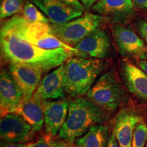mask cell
Segmentation results:
<instances>
[{"instance_id":"obj_11","label":"cell","mask_w":147,"mask_h":147,"mask_svg":"<svg viewBox=\"0 0 147 147\" xmlns=\"http://www.w3.org/2000/svg\"><path fill=\"white\" fill-rule=\"evenodd\" d=\"M82 57L105 59L110 55L111 42L107 32L99 27L74 47Z\"/></svg>"},{"instance_id":"obj_33","label":"cell","mask_w":147,"mask_h":147,"mask_svg":"<svg viewBox=\"0 0 147 147\" xmlns=\"http://www.w3.org/2000/svg\"><path fill=\"white\" fill-rule=\"evenodd\" d=\"M146 147H147V144H146Z\"/></svg>"},{"instance_id":"obj_18","label":"cell","mask_w":147,"mask_h":147,"mask_svg":"<svg viewBox=\"0 0 147 147\" xmlns=\"http://www.w3.org/2000/svg\"><path fill=\"white\" fill-rule=\"evenodd\" d=\"M18 114L25 119L36 131H40L45 124L43 102L32 97L23 102L16 110Z\"/></svg>"},{"instance_id":"obj_10","label":"cell","mask_w":147,"mask_h":147,"mask_svg":"<svg viewBox=\"0 0 147 147\" xmlns=\"http://www.w3.org/2000/svg\"><path fill=\"white\" fill-rule=\"evenodd\" d=\"M10 73L23 95V100L31 99L41 82V69L20 63H10Z\"/></svg>"},{"instance_id":"obj_32","label":"cell","mask_w":147,"mask_h":147,"mask_svg":"<svg viewBox=\"0 0 147 147\" xmlns=\"http://www.w3.org/2000/svg\"><path fill=\"white\" fill-rule=\"evenodd\" d=\"M146 21H147V8H146Z\"/></svg>"},{"instance_id":"obj_7","label":"cell","mask_w":147,"mask_h":147,"mask_svg":"<svg viewBox=\"0 0 147 147\" xmlns=\"http://www.w3.org/2000/svg\"><path fill=\"white\" fill-rule=\"evenodd\" d=\"M91 9L112 25H127L136 14L133 0H100Z\"/></svg>"},{"instance_id":"obj_27","label":"cell","mask_w":147,"mask_h":147,"mask_svg":"<svg viewBox=\"0 0 147 147\" xmlns=\"http://www.w3.org/2000/svg\"><path fill=\"white\" fill-rule=\"evenodd\" d=\"M106 147H119L117 139H116L113 133L111 135H110Z\"/></svg>"},{"instance_id":"obj_2","label":"cell","mask_w":147,"mask_h":147,"mask_svg":"<svg viewBox=\"0 0 147 147\" xmlns=\"http://www.w3.org/2000/svg\"><path fill=\"white\" fill-rule=\"evenodd\" d=\"M105 68L100 59L71 57L63 64V87L65 93L74 98L81 97L96 82Z\"/></svg>"},{"instance_id":"obj_31","label":"cell","mask_w":147,"mask_h":147,"mask_svg":"<svg viewBox=\"0 0 147 147\" xmlns=\"http://www.w3.org/2000/svg\"><path fill=\"white\" fill-rule=\"evenodd\" d=\"M67 147H77V146H70V145H69V144H68V146H67Z\"/></svg>"},{"instance_id":"obj_25","label":"cell","mask_w":147,"mask_h":147,"mask_svg":"<svg viewBox=\"0 0 147 147\" xmlns=\"http://www.w3.org/2000/svg\"><path fill=\"white\" fill-rule=\"evenodd\" d=\"M59 1H61L62 3L69 5V6L72 7L73 8L76 9L78 10L84 11L85 10V8L80 1V0H59Z\"/></svg>"},{"instance_id":"obj_23","label":"cell","mask_w":147,"mask_h":147,"mask_svg":"<svg viewBox=\"0 0 147 147\" xmlns=\"http://www.w3.org/2000/svg\"><path fill=\"white\" fill-rule=\"evenodd\" d=\"M147 124L144 121L140 122L134 131L131 147H144L147 144Z\"/></svg>"},{"instance_id":"obj_6","label":"cell","mask_w":147,"mask_h":147,"mask_svg":"<svg viewBox=\"0 0 147 147\" xmlns=\"http://www.w3.org/2000/svg\"><path fill=\"white\" fill-rule=\"evenodd\" d=\"M106 21L102 16L87 12L84 15L61 24H50L51 33L65 45L74 47L100 27Z\"/></svg>"},{"instance_id":"obj_8","label":"cell","mask_w":147,"mask_h":147,"mask_svg":"<svg viewBox=\"0 0 147 147\" xmlns=\"http://www.w3.org/2000/svg\"><path fill=\"white\" fill-rule=\"evenodd\" d=\"M111 29L116 45L123 56L138 59L147 58V46L133 29L119 24L112 25Z\"/></svg>"},{"instance_id":"obj_19","label":"cell","mask_w":147,"mask_h":147,"mask_svg":"<svg viewBox=\"0 0 147 147\" xmlns=\"http://www.w3.org/2000/svg\"><path fill=\"white\" fill-rule=\"evenodd\" d=\"M109 127L104 125L91 127L84 135L76 140L77 147H106L109 138Z\"/></svg>"},{"instance_id":"obj_22","label":"cell","mask_w":147,"mask_h":147,"mask_svg":"<svg viewBox=\"0 0 147 147\" xmlns=\"http://www.w3.org/2000/svg\"><path fill=\"white\" fill-rule=\"evenodd\" d=\"M55 136L47 135L40 138L36 142L28 143V147H67L68 143L60 138L55 139Z\"/></svg>"},{"instance_id":"obj_13","label":"cell","mask_w":147,"mask_h":147,"mask_svg":"<svg viewBox=\"0 0 147 147\" xmlns=\"http://www.w3.org/2000/svg\"><path fill=\"white\" fill-rule=\"evenodd\" d=\"M23 100V93L10 73L2 69L0 74L1 117L15 113Z\"/></svg>"},{"instance_id":"obj_12","label":"cell","mask_w":147,"mask_h":147,"mask_svg":"<svg viewBox=\"0 0 147 147\" xmlns=\"http://www.w3.org/2000/svg\"><path fill=\"white\" fill-rule=\"evenodd\" d=\"M142 121V116L135 110L125 108L116 115L113 132L119 147H131L136 127Z\"/></svg>"},{"instance_id":"obj_29","label":"cell","mask_w":147,"mask_h":147,"mask_svg":"<svg viewBox=\"0 0 147 147\" xmlns=\"http://www.w3.org/2000/svg\"><path fill=\"white\" fill-rule=\"evenodd\" d=\"M136 7L140 9L147 8V0H133Z\"/></svg>"},{"instance_id":"obj_30","label":"cell","mask_w":147,"mask_h":147,"mask_svg":"<svg viewBox=\"0 0 147 147\" xmlns=\"http://www.w3.org/2000/svg\"><path fill=\"white\" fill-rule=\"evenodd\" d=\"M138 65L141 69L147 74V58L139 59Z\"/></svg>"},{"instance_id":"obj_3","label":"cell","mask_w":147,"mask_h":147,"mask_svg":"<svg viewBox=\"0 0 147 147\" xmlns=\"http://www.w3.org/2000/svg\"><path fill=\"white\" fill-rule=\"evenodd\" d=\"M106 113L87 98H75L69 102L68 115L58 134L59 138L72 143L84 135L91 127L102 124Z\"/></svg>"},{"instance_id":"obj_4","label":"cell","mask_w":147,"mask_h":147,"mask_svg":"<svg viewBox=\"0 0 147 147\" xmlns=\"http://www.w3.org/2000/svg\"><path fill=\"white\" fill-rule=\"evenodd\" d=\"M1 33L13 34L24 41L42 49L51 50L63 48L81 57L77 49L65 45L51 33L50 24L31 23L22 16L16 14L3 22Z\"/></svg>"},{"instance_id":"obj_24","label":"cell","mask_w":147,"mask_h":147,"mask_svg":"<svg viewBox=\"0 0 147 147\" xmlns=\"http://www.w3.org/2000/svg\"><path fill=\"white\" fill-rule=\"evenodd\" d=\"M136 28L140 36L142 38L147 46V21L139 18L136 23Z\"/></svg>"},{"instance_id":"obj_28","label":"cell","mask_w":147,"mask_h":147,"mask_svg":"<svg viewBox=\"0 0 147 147\" xmlns=\"http://www.w3.org/2000/svg\"><path fill=\"white\" fill-rule=\"evenodd\" d=\"M80 1L86 10H89L97 2V0H80Z\"/></svg>"},{"instance_id":"obj_14","label":"cell","mask_w":147,"mask_h":147,"mask_svg":"<svg viewBox=\"0 0 147 147\" xmlns=\"http://www.w3.org/2000/svg\"><path fill=\"white\" fill-rule=\"evenodd\" d=\"M42 102L45 132L47 135L55 136L59 133L67 118L69 102L64 99Z\"/></svg>"},{"instance_id":"obj_26","label":"cell","mask_w":147,"mask_h":147,"mask_svg":"<svg viewBox=\"0 0 147 147\" xmlns=\"http://www.w3.org/2000/svg\"><path fill=\"white\" fill-rule=\"evenodd\" d=\"M1 147H28V143H14L3 141Z\"/></svg>"},{"instance_id":"obj_9","label":"cell","mask_w":147,"mask_h":147,"mask_svg":"<svg viewBox=\"0 0 147 147\" xmlns=\"http://www.w3.org/2000/svg\"><path fill=\"white\" fill-rule=\"evenodd\" d=\"M36 132L23 117L15 113L1 117L0 134L3 142L27 143L33 139Z\"/></svg>"},{"instance_id":"obj_20","label":"cell","mask_w":147,"mask_h":147,"mask_svg":"<svg viewBox=\"0 0 147 147\" xmlns=\"http://www.w3.org/2000/svg\"><path fill=\"white\" fill-rule=\"evenodd\" d=\"M22 16L31 23H42L49 24L50 21L36 5L29 0H25V5L22 12Z\"/></svg>"},{"instance_id":"obj_15","label":"cell","mask_w":147,"mask_h":147,"mask_svg":"<svg viewBox=\"0 0 147 147\" xmlns=\"http://www.w3.org/2000/svg\"><path fill=\"white\" fill-rule=\"evenodd\" d=\"M63 64L44 77L33 97L44 101L60 100L65 97L63 87Z\"/></svg>"},{"instance_id":"obj_5","label":"cell","mask_w":147,"mask_h":147,"mask_svg":"<svg viewBox=\"0 0 147 147\" xmlns=\"http://www.w3.org/2000/svg\"><path fill=\"white\" fill-rule=\"evenodd\" d=\"M88 100L105 113H112L121 106L124 92L113 71L105 72L86 94Z\"/></svg>"},{"instance_id":"obj_17","label":"cell","mask_w":147,"mask_h":147,"mask_svg":"<svg viewBox=\"0 0 147 147\" xmlns=\"http://www.w3.org/2000/svg\"><path fill=\"white\" fill-rule=\"evenodd\" d=\"M122 78L127 88L138 98L147 102V74L140 67L126 60L121 65Z\"/></svg>"},{"instance_id":"obj_34","label":"cell","mask_w":147,"mask_h":147,"mask_svg":"<svg viewBox=\"0 0 147 147\" xmlns=\"http://www.w3.org/2000/svg\"><path fill=\"white\" fill-rule=\"evenodd\" d=\"M97 1H100V0H97Z\"/></svg>"},{"instance_id":"obj_21","label":"cell","mask_w":147,"mask_h":147,"mask_svg":"<svg viewBox=\"0 0 147 147\" xmlns=\"http://www.w3.org/2000/svg\"><path fill=\"white\" fill-rule=\"evenodd\" d=\"M25 2V0H3L0 8L1 19L22 13Z\"/></svg>"},{"instance_id":"obj_16","label":"cell","mask_w":147,"mask_h":147,"mask_svg":"<svg viewBox=\"0 0 147 147\" xmlns=\"http://www.w3.org/2000/svg\"><path fill=\"white\" fill-rule=\"evenodd\" d=\"M47 16L51 24H61L75 19L83 14L59 0H29Z\"/></svg>"},{"instance_id":"obj_1","label":"cell","mask_w":147,"mask_h":147,"mask_svg":"<svg viewBox=\"0 0 147 147\" xmlns=\"http://www.w3.org/2000/svg\"><path fill=\"white\" fill-rule=\"evenodd\" d=\"M1 50L3 57L10 63H20L34 66L45 72L63 65L75 55L63 48L44 49L24 41L8 33H1Z\"/></svg>"}]
</instances>
